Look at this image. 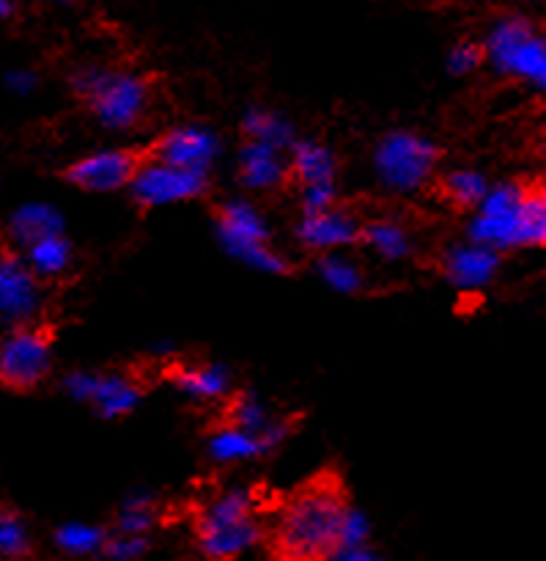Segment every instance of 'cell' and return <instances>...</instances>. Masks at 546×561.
<instances>
[{
	"label": "cell",
	"mask_w": 546,
	"mask_h": 561,
	"mask_svg": "<svg viewBox=\"0 0 546 561\" xmlns=\"http://www.w3.org/2000/svg\"><path fill=\"white\" fill-rule=\"evenodd\" d=\"M229 424L247 430V433L262 435L264 430L272 424V421H269L267 408H264L256 397H251V393H242V397H236L234 402H231Z\"/></svg>",
	"instance_id": "29"
},
{
	"label": "cell",
	"mask_w": 546,
	"mask_h": 561,
	"mask_svg": "<svg viewBox=\"0 0 546 561\" xmlns=\"http://www.w3.org/2000/svg\"><path fill=\"white\" fill-rule=\"evenodd\" d=\"M50 371V333L25 328L9 333L0 344V386L31 391Z\"/></svg>",
	"instance_id": "7"
},
{
	"label": "cell",
	"mask_w": 546,
	"mask_h": 561,
	"mask_svg": "<svg viewBox=\"0 0 546 561\" xmlns=\"http://www.w3.org/2000/svg\"><path fill=\"white\" fill-rule=\"evenodd\" d=\"M283 152L262 140H247L240 152V182L251 191H269L286 180Z\"/></svg>",
	"instance_id": "15"
},
{
	"label": "cell",
	"mask_w": 546,
	"mask_h": 561,
	"mask_svg": "<svg viewBox=\"0 0 546 561\" xmlns=\"http://www.w3.org/2000/svg\"><path fill=\"white\" fill-rule=\"evenodd\" d=\"M267 440L258 433H247V430L225 424L218 433L209 438V455L214 462H245L256 460V457L267 455Z\"/></svg>",
	"instance_id": "19"
},
{
	"label": "cell",
	"mask_w": 546,
	"mask_h": 561,
	"mask_svg": "<svg viewBox=\"0 0 546 561\" xmlns=\"http://www.w3.org/2000/svg\"><path fill=\"white\" fill-rule=\"evenodd\" d=\"M262 539L256 517L231 523H198V545L209 561H231Z\"/></svg>",
	"instance_id": "14"
},
{
	"label": "cell",
	"mask_w": 546,
	"mask_h": 561,
	"mask_svg": "<svg viewBox=\"0 0 546 561\" xmlns=\"http://www.w3.org/2000/svg\"><path fill=\"white\" fill-rule=\"evenodd\" d=\"M291 152V174L297 176L300 187L307 185H324V182H335V171H338V160L327 147L316 144V140H297Z\"/></svg>",
	"instance_id": "18"
},
{
	"label": "cell",
	"mask_w": 546,
	"mask_h": 561,
	"mask_svg": "<svg viewBox=\"0 0 546 561\" xmlns=\"http://www.w3.org/2000/svg\"><path fill=\"white\" fill-rule=\"evenodd\" d=\"M156 510L154 499L149 493H135L124 501L121 512H118L116 531L118 534H149V528L154 526Z\"/></svg>",
	"instance_id": "27"
},
{
	"label": "cell",
	"mask_w": 546,
	"mask_h": 561,
	"mask_svg": "<svg viewBox=\"0 0 546 561\" xmlns=\"http://www.w3.org/2000/svg\"><path fill=\"white\" fill-rule=\"evenodd\" d=\"M218 226V240L225 251L240 262L251 264L253 270L272 275L291 273V264L283 253L269 245V229L264 224L262 213L245 198H231L220 204L214 215Z\"/></svg>",
	"instance_id": "3"
},
{
	"label": "cell",
	"mask_w": 546,
	"mask_h": 561,
	"mask_svg": "<svg viewBox=\"0 0 546 561\" xmlns=\"http://www.w3.org/2000/svg\"><path fill=\"white\" fill-rule=\"evenodd\" d=\"M524 198H527V187L524 185L508 182V185L491 187L486 202L475 213L473 224H469V240L497 253L519 248Z\"/></svg>",
	"instance_id": "6"
},
{
	"label": "cell",
	"mask_w": 546,
	"mask_h": 561,
	"mask_svg": "<svg viewBox=\"0 0 546 561\" xmlns=\"http://www.w3.org/2000/svg\"><path fill=\"white\" fill-rule=\"evenodd\" d=\"M72 89L85 100L105 127L129 129L143 113L149 100V85L140 75L113 72V69L89 67L72 78Z\"/></svg>",
	"instance_id": "2"
},
{
	"label": "cell",
	"mask_w": 546,
	"mask_h": 561,
	"mask_svg": "<svg viewBox=\"0 0 546 561\" xmlns=\"http://www.w3.org/2000/svg\"><path fill=\"white\" fill-rule=\"evenodd\" d=\"M140 397H143V391H140L132 377L100 375V386H96L91 404H94L102 419H118V415H127L129 410L138 408Z\"/></svg>",
	"instance_id": "20"
},
{
	"label": "cell",
	"mask_w": 546,
	"mask_h": 561,
	"mask_svg": "<svg viewBox=\"0 0 546 561\" xmlns=\"http://www.w3.org/2000/svg\"><path fill=\"white\" fill-rule=\"evenodd\" d=\"M437 163H440V149L429 138L407 129H393L376 144L374 169L376 176L385 182L391 191L415 193L431 180Z\"/></svg>",
	"instance_id": "4"
},
{
	"label": "cell",
	"mask_w": 546,
	"mask_h": 561,
	"mask_svg": "<svg viewBox=\"0 0 546 561\" xmlns=\"http://www.w3.org/2000/svg\"><path fill=\"white\" fill-rule=\"evenodd\" d=\"M535 85H538V89H544V91H546V69H544V72H541V78L535 80Z\"/></svg>",
	"instance_id": "37"
},
{
	"label": "cell",
	"mask_w": 546,
	"mask_h": 561,
	"mask_svg": "<svg viewBox=\"0 0 546 561\" xmlns=\"http://www.w3.org/2000/svg\"><path fill=\"white\" fill-rule=\"evenodd\" d=\"M362 226L346 209L329 207L324 213H307L297 224V240L313 253H333L360 240Z\"/></svg>",
	"instance_id": "12"
},
{
	"label": "cell",
	"mask_w": 546,
	"mask_h": 561,
	"mask_svg": "<svg viewBox=\"0 0 546 561\" xmlns=\"http://www.w3.org/2000/svg\"><path fill=\"white\" fill-rule=\"evenodd\" d=\"M14 0H0V20H9L14 14Z\"/></svg>",
	"instance_id": "36"
},
{
	"label": "cell",
	"mask_w": 546,
	"mask_h": 561,
	"mask_svg": "<svg viewBox=\"0 0 546 561\" xmlns=\"http://www.w3.org/2000/svg\"><path fill=\"white\" fill-rule=\"evenodd\" d=\"M329 207H335V182L302 187V213H324Z\"/></svg>",
	"instance_id": "34"
},
{
	"label": "cell",
	"mask_w": 546,
	"mask_h": 561,
	"mask_svg": "<svg viewBox=\"0 0 546 561\" xmlns=\"http://www.w3.org/2000/svg\"><path fill=\"white\" fill-rule=\"evenodd\" d=\"M349 504L329 484L297 493L283 506L275 528V553L280 561H327L340 548Z\"/></svg>",
	"instance_id": "1"
},
{
	"label": "cell",
	"mask_w": 546,
	"mask_h": 561,
	"mask_svg": "<svg viewBox=\"0 0 546 561\" xmlns=\"http://www.w3.org/2000/svg\"><path fill=\"white\" fill-rule=\"evenodd\" d=\"M25 262L34 270L36 278H56L72 264V242L63 234L45 237L25 251Z\"/></svg>",
	"instance_id": "22"
},
{
	"label": "cell",
	"mask_w": 546,
	"mask_h": 561,
	"mask_svg": "<svg viewBox=\"0 0 546 561\" xmlns=\"http://www.w3.org/2000/svg\"><path fill=\"white\" fill-rule=\"evenodd\" d=\"M167 380L185 393V397L198 399V402H214V399L229 397L231 391V375L220 364L173 366L167 371Z\"/></svg>",
	"instance_id": "16"
},
{
	"label": "cell",
	"mask_w": 546,
	"mask_h": 561,
	"mask_svg": "<svg viewBox=\"0 0 546 561\" xmlns=\"http://www.w3.org/2000/svg\"><path fill=\"white\" fill-rule=\"evenodd\" d=\"M486 61V47L475 45V42H458L448 56V69L453 75H469Z\"/></svg>",
	"instance_id": "31"
},
{
	"label": "cell",
	"mask_w": 546,
	"mask_h": 561,
	"mask_svg": "<svg viewBox=\"0 0 546 561\" xmlns=\"http://www.w3.org/2000/svg\"><path fill=\"white\" fill-rule=\"evenodd\" d=\"M7 231L9 240H12L14 245L28 251L34 242L45 240V237L63 234V218L56 207H50V204H23V207L9 218Z\"/></svg>",
	"instance_id": "17"
},
{
	"label": "cell",
	"mask_w": 546,
	"mask_h": 561,
	"mask_svg": "<svg viewBox=\"0 0 546 561\" xmlns=\"http://www.w3.org/2000/svg\"><path fill=\"white\" fill-rule=\"evenodd\" d=\"M39 78L28 69H14V72L7 75V85L14 91V94H31L36 89Z\"/></svg>",
	"instance_id": "35"
},
{
	"label": "cell",
	"mask_w": 546,
	"mask_h": 561,
	"mask_svg": "<svg viewBox=\"0 0 546 561\" xmlns=\"http://www.w3.org/2000/svg\"><path fill=\"white\" fill-rule=\"evenodd\" d=\"M31 550L28 526L18 512H0V556L9 561L25 559Z\"/></svg>",
	"instance_id": "28"
},
{
	"label": "cell",
	"mask_w": 546,
	"mask_h": 561,
	"mask_svg": "<svg viewBox=\"0 0 546 561\" xmlns=\"http://www.w3.org/2000/svg\"><path fill=\"white\" fill-rule=\"evenodd\" d=\"M369 534H371L369 517L362 515L360 510H351L349 506L344 520V534H340V548H362V545L369 542Z\"/></svg>",
	"instance_id": "32"
},
{
	"label": "cell",
	"mask_w": 546,
	"mask_h": 561,
	"mask_svg": "<svg viewBox=\"0 0 546 561\" xmlns=\"http://www.w3.org/2000/svg\"><path fill=\"white\" fill-rule=\"evenodd\" d=\"M220 154V138L209 127L187 124V127H173L154 144L151 160L178 165L187 171H207Z\"/></svg>",
	"instance_id": "10"
},
{
	"label": "cell",
	"mask_w": 546,
	"mask_h": 561,
	"mask_svg": "<svg viewBox=\"0 0 546 561\" xmlns=\"http://www.w3.org/2000/svg\"><path fill=\"white\" fill-rule=\"evenodd\" d=\"M39 309L36 273L14 251L0 253V320L23 325Z\"/></svg>",
	"instance_id": "11"
},
{
	"label": "cell",
	"mask_w": 546,
	"mask_h": 561,
	"mask_svg": "<svg viewBox=\"0 0 546 561\" xmlns=\"http://www.w3.org/2000/svg\"><path fill=\"white\" fill-rule=\"evenodd\" d=\"M486 58L500 72L513 78L538 80L546 69V36L533 28L524 18H506L491 28L486 39Z\"/></svg>",
	"instance_id": "5"
},
{
	"label": "cell",
	"mask_w": 546,
	"mask_h": 561,
	"mask_svg": "<svg viewBox=\"0 0 546 561\" xmlns=\"http://www.w3.org/2000/svg\"><path fill=\"white\" fill-rule=\"evenodd\" d=\"M442 270L448 280L462 289H478L489 284L500 270V253L478 242H462V245L448 248L442 256Z\"/></svg>",
	"instance_id": "13"
},
{
	"label": "cell",
	"mask_w": 546,
	"mask_h": 561,
	"mask_svg": "<svg viewBox=\"0 0 546 561\" xmlns=\"http://www.w3.org/2000/svg\"><path fill=\"white\" fill-rule=\"evenodd\" d=\"M541 196H544V202H546V185H541Z\"/></svg>",
	"instance_id": "39"
},
{
	"label": "cell",
	"mask_w": 546,
	"mask_h": 561,
	"mask_svg": "<svg viewBox=\"0 0 546 561\" xmlns=\"http://www.w3.org/2000/svg\"><path fill=\"white\" fill-rule=\"evenodd\" d=\"M360 240L387 262H396L409 253V234L393 220H374V224L362 226Z\"/></svg>",
	"instance_id": "23"
},
{
	"label": "cell",
	"mask_w": 546,
	"mask_h": 561,
	"mask_svg": "<svg viewBox=\"0 0 546 561\" xmlns=\"http://www.w3.org/2000/svg\"><path fill=\"white\" fill-rule=\"evenodd\" d=\"M489 182L478 171H453L445 180V196L462 209H478L489 196Z\"/></svg>",
	"instance_id": "26"
},
{
	"label": "cell",
	"mask_w": 546,
	"mask_h": 561,
	"mask_svg": "<svg viewBox=\"0 0 546 561\" xmlns=\"http://www.w3.org/2000/svg\"><path fill=\"white\" fill-rule=\"evenodd\" d=\"M107 534L89 523H67L56 531V545L69 556H91L105 550Z\"/></svg>",
	"instance_id": "25"
},
{
	"label": "cell",
	"mask_w": 546,
	"mask_h": 561,
	"mask_svg": "<svg viewBox=\"0 0 546 561\" xmlns=\"http://www.w3.org/2000/svg\"><path fill=\"white\" fill-rule=\"evenodd\" d=\"M242 133L247 135V140H262V144H269L280 152H289L297 144L294 124L280 113L267 111V107H251L242 118Z\"/></svg>",
	"instance_id": "21"
},
{
	"label": "cell",
	"mask_w": 546,
	"mask_h": 561,
	"mask_svg": "<svg viewBox=\"0 0 546 561\" xmlns=\"http://www.w3.org/2000/svg\"><path fill=\"white\" fill-rule=\"evenodd\" d=\"M45 3H74V0H45Z\"/></svg>",
	"instance_id": "38"
},
{
	"label": "cell",
	"mask_w": 546,
	"mask_h": 561,
	"mask_svg": "<svg viewBox=\"0 0 546 561\" xmlns=\"http://www.w3.org/2000/svg\"><path fill=\"white\" fill-rule=\"evenodd\" d=\"M143 154L135 149H105V152L80 158L78 163L63 171V180L69 185L89 193H113L129 187L143 169Z\"/></svg>",
	"instance_id": "9"
},
{
	"label": "cell",
	"mask_w": 546,
	"mask_h": 561,
	"mask_svg": "<svg viewBox=\"0 0 546 561\" xmlns=\"http://www.w3.org/2000/svg\"><path fill=\"white\" fill-rule=\"evenodd\" d=\"M318 275H322V280L329 289H335V293L340 295L360 293L362 284H365L362 270L357 267L351 259H346L340 251L322 253V259H318Z\"/></svg>",
	"instance_id": "24"
},
{
	"label": "cell",
	"mask_w": 546,
	"mask_h": 561,
	"mask_svg": "<svg viewBox=\"0 0 546 561\" xmlns=\"http://www.w3.org/2000/svg\"><path fill=\"white\" fill-rule=\"evenodd\" d=\"M96 386H100V375L96 371H72V375L63 377V391L72 399H78V402L91 404Z\"/></svg>",
	"instance_id": "33"
},
{
	"label": "cell",
	"mask_w": 546,
	"mask_h": 561,
	"mask_svg": "<svg viewBox=\"0 0 546 561\" xmlns=\"http://www.w3.org/2000/svg\"><path fill=\"white\" fill-rule=\"evenodd\" d=\"M149 550V539L143 534H113L105 542V559L111 561H138Z\"/></svg>",
	"instance_id": "30"
},
{
	"label": "cell",
	"mask_w": 546,
	"mask_h": 561,
	"mask_svg": "<svg viewBox=\"0 0 546 561\" xmlns=\"http://www.w3.org/2000/svg\"><path fill=\"white\" fill-rule=\"evenodd\" d=\"M207 187V171H187L178 165L160 163V160H146L143 169L129 185V193L140 207H165V204L198 198Z\"/></svg>",
	"instance_id": "8"
}]
</instances>
